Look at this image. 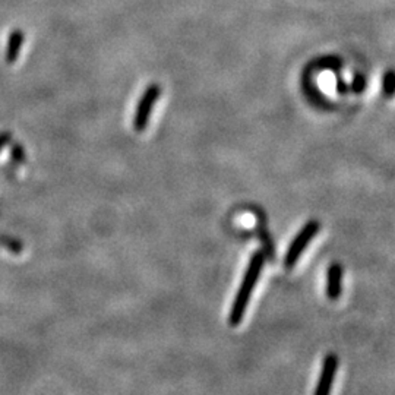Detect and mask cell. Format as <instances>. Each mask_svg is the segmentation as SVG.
Returning <instances> with one entry per match:
<instances>
[{
    "label": "cell",
    "instance_id": "cell-2",
    "mask_svg": "<svg viewBox=\"0 0 395 395\" xmlns=\"http://www.w3.org/2000/svg\"><path fill=\"white\" fill-rule=\"evenodd\" d=\"M320 230V224L316 219H311L307 222L303 229L297 233V236L293 239V242L290 243L286 256H284V267L287 270H291L293 267L296 265V262L300 259L302 254L304 252V249L309 246V243L315 239L316 234Z\"/></svg>",
    "mask_w": 395,
    "mask_h": 395
},
{
    "label": "cell",
    "instance_id": "cell-5",
    "mask_svg": "<svg viewBox=\"0 0 395 395\" xmlns=\"http://www.w3.org/2000/svg\"><path fill=\"white\" fill-rule=\"evenodd\" d=\"M343 283V267L339 262H332L327 272V297L336 300L341 295Z\"/></svg>",
    "mask_w": 395,
    "mask_h": 395
},
{
    "label": "cell",
    "instance_id": "cell-6",
    "mask_svg": "<svg viewBox=\"0 0 395 395\" xmlns=\"http://www.w3.org/2000/svg\"><path fill=\"white\" fill-rule=\"evenodd\" d=\"M22 44H24V33L21 29H13L9 36L6 53H5V59L8 63H15L18 61L20 53L22 50Z\"/></svg>",
    "mask_w": 395,
    "mask_h": 395
},
{
    "label": "cell",
    "instance_id": "cell-12",
    "mask_svg": "<svg viewBox=\"0 0 395 395\" xmlns=\"http://www.w3.org/2000/svg\"><path fill=\"white\" fill-rule=\"evenodd\" d=\"M10 141V135L9 134H2L0 135V151H2V148L5 145H8Z\"/></svg>",
    "mask_w": 395,
    "mask_h": 395
},
{
    "label": "cell",
    "instance_id": "cell-1",
    "mask_svg": "<svg viewBox=\"0 0 395 395\" xmlns=\"http://www.w3.org/2000/svg\"><path fill=\"white\" fill-rule=\"evenodd\" d=\"M263 263H265V254H263L262 251H256L251 256V259H249L246 272L243 275V280L240 283V287L236 293V297H234L231 309H230L229 324L231 327H238L242 324L246 309H247V304L249 302H251L254 290L258 284L261 272L263 270Z\"/></svg>",
    "mask_w": 395,
    "mask_h": 395
},
{
    "label": "cell",
    "instance_id": "cell-8",
    "mask_svg": "<svg viewBox=\"0 0 395 395\" xmlns=\"http://www.w3.org/2000/svg\"><path fill=\"white\" fill-rule=\"evenodd\" d=\"M382 94L385 98L395 97V70H387L382 78Z\"/></svg>",
    "mask_w": 395,
    "mask_h": 395
},
{
    "label": "cell",
    "instance_id": "cell-7",
    "mask_svg": "<svg viewBox=\"0 0 395 395\" xmlns=\"http://www.w3.org/2000/svg\"><path fill=\"white\" fill-rule=\"evenodd\" d=\"M315 66L318 69H324V70H335L339 72L343 66V61L339 56H325L320 57L315 62Z\"/></svg>",
    "mask_w": 395,
    "mask_h": 395
},
{
    "label": "cell",
    "instance_id": "cell-4",
    "mask_svg": "<svg viewBox=\"0 0 395 395\" xmlns=\"http://www.w3.org/2000/svg\"><path fill=\"white\" fill-rule=\"evenodd\" d=\"M336 371H339V357H336V355L334 353H330L325 356L324 363H322L320 375L315 389L316 395H327L331 392Z\"/></svg>",
    "mask_w": 395,
    "mask_h": 395
},
{
    "label": "cell",
    "instance_id": "cell-10",
    "mask_svg": "<svg viewBox=\"0 0 395 395\" xmlns=\"http://www.w3.org/2000/svg\"><path fill=\"white\" fill-rule=\"evenodd\" d=\"M0 245L5 246L6 249H9V251L13 252V254H20L22 251V245L17 240L8 238V236H0Z\"/></svg>",
    "mask_w": 395,
    "mask_h": 395
},
{
    "label": "cell",
    "instance_id": "cell-9",
    "mask_svg": "<svg viewBox=\"0 0 395 395\" xmlns=\"http://www.w3.org/2000/svg\"><path fill=\"white\" fill-rule=\"evenodd\" d=\"M366 85H368V81H366V77L363 73H356L353 77V81H351L350 90L355 94H362L366 90Z\"/></svg>",
    "mask_w": 395,
    "mask_h": 395
},
{
    "label": "cell",
    "instance_id": "cell-11",
    "mask_svg": "<svg viewBox=\"0 0 395 395\" xmlns=\"http://www.w3.org/2000/svg\"><path fill=\"white\" fill-rule=\"evenodd\" d=\"M348 90H350V85L344 79L341 78L336 79V91H339V94H347Z\"/></svg>",
    "mask_w": 395,
    "mask_h": 395
},
{
    "label": "cell",
    "instance_id": "cell-3",
    "mask_svg": "<svg viewBox=\"0 0 395 395\" xmlns=\"http://www.w3.org/2000/svg\"><path fill=\"white\" fill-rule=\"evenodd\" d=\"M160 97H161V86L158 84H151L144 91L138 102L135 117H134V130L135 132H144L146 126H148L153 109Z\"/></svg>",
    "mask_w": 395,
    "mask_h": 395
}]
</instances>
